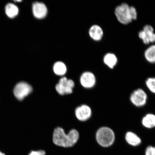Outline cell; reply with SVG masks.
Returning <instances> with one entry per match:
<instances>
[{
  "label": "cell",
  "mask_w": 155,
  "mask_h": 155,
  "mask_svg": "<svg viewBox=\"0 0 155 155\" xmlns=\"http://www.w3.org/2000/svg\"><path fill=\"white\" fill-rule=\"evenodd\" d=\"M79 138V134L76 130H71L68 134L61 127L54 130L53 134V141L57 146L69 148L72 147L77 143Z\"/></svg>",
  "instance_id": "1"
},
{
  "label": "cell",
  "mask_w": 155,
  "mask_h": 155,
  "mask_svg": "<svg viewBox=\"0 0 155 155\" xmlns=\"http://www.w3.org/2000/svg\"><path fill=\"white\" fill-rule=\"evenodd\" d=\"M96 139L97 142L101 146L109 147L113 144L115 141V134L110 128L103 127L97 132Z\"/></svg>",
  "instance_id": "2"
},
{
  "label": "cell",
  "mask_w": 155,
  "mask_h": 155,
  "mask_svg": "<svg viewBox=\"0 0 155 155\" xmlns=\"http://www.w3.org/2000/svg\"><path fill=\"white\" fill-rule=\"evenodd\" d=\"M32 90V86L28 83L21 82L15 85L13 89V94L17 100L21 101L28 96Z\"/></svg>",
  "instance_id": "3"
},
{
  "label": "cell",
  "mask_w": 155,
  "mask_h": 155,
  "mask_svg": "<svg viewBox=\"0 0 155 155\" xmlns=\"http://www.w3.org/2000/svg\"><path fill=\"white\" fill-rule=\"evenodd\" d=\"M115 12L118 21L122 24H128L133 20L130 12V6L127 3H124L118 6Z\"/></svg>",
  "instance_id": "4"
},
{
  "label": "cell",
  "mask_w": 155,
  "mask_h": 155,
  "mask_svg": "<svg viewBox=\"0 0 155 155\" xmlns=\"http://www.w3.org/2000/svg\"><path fill=\"white\" fill-rule=\"evenodd\" d=\"M74 86V83L73 81L63 77L60 79L59 82L56 85L55 89L58 94L64 95L71 94Z\"/></svg>",
  "instance_id": "5"
},
{
  "label": "cell",
  "mask_w": 155,
  "mask_h": 155,
  "mask_svg": "<svg viewBox=\"0 0 155 155\" xmlns=\"http://www.w3.org/2000/svg\"><path fill=\"white\" fill-rule=\"evenodd\" d=\"M147 94L141 89H138L133 92L130 97V101L133 104L137 107L144 106L147 100Z\"/></svg>",
  "instance_id": "6"
},
{
  "label": "cell",
  "mask_w": 155,
  "mask_h": 155,
  "mask_svg": "<svg viewBox=\"0 0 155 155\" xmlns=\"http://www.w3.org/2000/svg\"><path fill=\"white\" fill-rule=\"evenodd\" d=\"M139 36L145 44L155 42V34L154 33V29L150 25H147L145 26L143 28V30L139 32Z\"/></svg>",
  "instance_id": "7"
},
{
  "label": "cell",
  "mask_w": 155,
  "mask_h": 155,
  "mask_svg": "<svg viewBox=\"0 0 155 155\" xmlns=\"http://www.w3.org/2000/svg\"><path fill=\"white\" fill-rule=\"evenodd\" d=\"M32 8L34 16L37 18L42 19L47 15V8L43 3L35 2L33 4Z\"/></svg>",
  "instance_id": "8"
},
{
  "label": "cell",
  "mask_w": 155,
  "mask_h": 155,
  "mask_svg": "<svg viewBox=\"0 0 155 155\" xmlns=\"http://www.w3.org/2000/svg\"><path fill=\"white\" fill-rule=\"evenodd\" d=\"M75 114L79 120L85 121L89 119L91 116L92 111L90 107L86 105H82L76 108Z\"/></svg>",
  "instance_id": "9"
},
{
  "label": "cell",
  "mask_w": 155,
  "mask_h": 155,
  "mask_svg": "<svg viewBox=\"0 0 155 155\" xmlns=\"http://www.w3.org/2000/svg\"><path fill=\"white\" fill-rule=\"evenodd\" d=\"M96 79L94 74L87 71L83 73L81 77V85L86 88H91L95 84Z\"/></svg>",
  "instance_id": "10"
},
{
  "label": "cell",
  "mask_w": 155,
  "mask_h": 155,
  "mask_svg": "<svg viewBox=\"0 0 155 155\" xmlns=\"http://www.w3.org/2000/svg\"><path fill=\"white\" fill-rule=\"evenodd\" d=\"M89 35L93 40L99 41L101 39L103 36V31L99 26L93 25L89 30Z\"/></svg>",
  "instance_id": "11"
},
{
  "label": "cell",
  "mask_w": 155,
  "mask_h": 155,
  "mask_svg": "<svg viewBox=\"0 0 155 155\" xmlns=\"http://www.w3.org/2000/svg\"><path fill=\"white\" fill-rule=\"evenodd\" d=\"M125 138L127 142L131 146H138L141 142L140 137L132 132L129 131L126 133Z\"/></svg>",
  "instance_id": "12"
},
{
  "label": "cell",
  "mask_w": 155,
  "mask_h": 155,
  "mask_svg": "<svg viewBox=\"0 0 155 155\" xmlns=\"http://www.w3.org/2000/svg\"><path fill=\"white\" fill-rule=\"evenodd\" d=\"M142 124L147 128L155 127V115L152 114H147L143 118Z\"/></svg>",
  "instance_id": "13"
},
{
  "label": "cell",
  "mask_w": 155,
  "mask_h": 155,
  "mask_svg": "<svg viewBox=\"0 0 155 155\" xmlns=\"http://www.w3.org/2000/svg\"><path fill=\"white\" fill-rule=\"evenodd\" d=\"M54 72L56 75L63 76L67 73V68L65 64L61 61H57L54 64Z\"/></svg>",
  "instance_id": "14"
},
{
  "label": "cell",
  "mask_w": 155,
  "mask_h": 155,
  "mask_svg": "<svg viewBox=\"0 0 155 155\" xmlns=\"http://www.w3.org/2000/svg\"><path fill=\"white\" fill-rule=\"evenodd\" d=\"M5 12L9 18H15L18 15L19 9L18 7L14 4L9 3L6 5Z\"/></svg>",
  "instance_id": "15"
},
{
  "label": "cell",
  "mask_w": 155,
  "mask_h": 155,
  "mask_svg": "<svg viewBox=\"0 0 155 155\" xmlns=\"http://www.w3.org/2000/svg\"><path fill=\"white\" fill-rule=\"evenodd\" d=\"M104 61L107 66L110 68L113 69L117 62V59L115 54L109 53L104 56Z\"/></svg>",
  "instance_id": "16"
},
{
  "label": "cell",
  "mask_w": 155,
  "mask_h": 155,
  "mask_svg": "<svg viewBox=\"0 0 155 155\" xmlns=\"http://www.w3.org/2000/svg\"><path fill=\"white\" fill-rule=\"evenodd\" d=\"M145 57L150 63H155V45L151 46L145 51Z\"/></svg>",
  "instance_id": "17"
},
{
  "label": "cell",
  "mask_w": 155,
  "mask_h": 155,
  "mask_svg": "<svg viewBox=\"0 0 155 155\" xmlns=\"http://www.w3.org/2000/svg\"><path fill=\"white\" fill-rule=\"evenodd\" d=\"M146 84L149 90L155 94V78H150L147 79Z\"/></svg>",
  "instance_id": "18"
},
{
  "label": "cell",
  "mask_w": 155,
  "mask_h": 155,
  "mask_svg": "<svg viewBox=\"0 0 155 155\" xmlns=\"http://www.w3.org/2000/svg\"><path fill=\"white\" fill-rule=\"evenodd\" d=\"M130 12L132 20H135L137 18V12L136 9L133 6L130 7Z\"/></svg>",
  "instance_id": "19"
},
{
  "label": "cell",
  "mask_w": 155,
  "mask_h": 155,
  "mask_svg": "<svg viewBox=\"0 0 155 155\" xmlns=\"http://www.w3.org/2000/svg\"><path fill=\"white\" fill-rule=\"evenodd\" d=\"M145 155H155V147L149 146L146 149L145 152Z\"/></svg>",
  "instance_id": "20"
},
{
  "label": "cell",
  "mask_w": 155,
  "mask_h": 155,
  "mask_svg": "<svg viewBox=\"0 0 155 155\" xmlns=\"http://www.w3.org/2000/svg\"><path fill=\"white\" fill-rule=\"evenodd\" d=\"M28 155H46V153L43 150H32L29 153Z\"/></svg>",
  "instance_id": "21"
},
{
  "label": "cell",
  "mask_w": 155,
  "mask_h": 155,
  "mask_svg": "<svg viewBox=\"0 0 155 155\" xmlns=\"http://www.w3.org/2000/svg\"><path fill=\"white\" fill-rule=\"evenodd\" d=\"M0 155H6L4 153H3L2 152H1V151H0Z\"/></svg>",
  "instance_id": "22"
},
{
  "label": "cell",
  "mask_w": 155,
  "mask_h": 155,
  "mask_svg": "<svg viewBox=\"0 0 155 155\" xmlns=\"http://www.w3.org/2000/svg\"><path fill=\"white\" fill-rule=\"evenodd\" d=\"M15 2H21L22 1H15Z\"/></svg>",
  "instance_id": "23"
}]
</instances>
